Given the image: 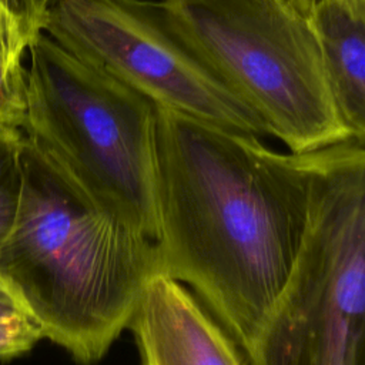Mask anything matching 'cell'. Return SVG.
Returning <instances> with one entry per match:
<instances>
[{"instance_id": "1", "label": "cell", "mask_w": 365, "mask_h": 365, "mask_svg": "<svg viewBox=\"0 0 365 365\" xmlns=\"http://www.w3.org/2000/svg\"><path fill=\"white\" fill-rule=\"evenodd\" d=\"M155 118L158 272L192 285L247 354L299 254L319 150L281 153L161 107Z\"/></svg>"}, {"instance_id": "2", "label": "cell", "mask_w": 365, "mask_h": 365, "mask_svg": "<svg viewBox=\"0 0 365 365\" xmlns=\"http://www.w3.org/2000/svg\"><path fill=\"white\" fill-rule=\"evenodd\" d=\"M155 274V241L80 200L24 137L0 279L43 336L83 365L101 359Z\"/></svg>"}, {"instance_id": "3", "label": "cell", "mask_w": 365, "mask_h": 365, "mask_svg": "<svg viewBox=\"0 0 365 365\" xmlns=\"http://www.w3.org/2000/svg\"><path fill=\"white\" fill-rule=\"evenodd\" d=\"M21 131L86 204L155 241V106L41 31Z\"/></svg>"}, {"instance_id": "4", "label": "cell", "mask_w": 365, "mask_h": 365, "mask_svg": "<svg viewBox=\"0 0 365 365\" xmlns=\"http://www.w3.org/2000/svg\"><path fill=\"white\" fill-rule=\"evenodd\" d=\"M154 4L165 27L289 153L307 154L352 138L308 20L281 0Z\"/></svg>"}, {"instance_id": "5", "label": "cell", "mask_w": 365, "mask_h": 365, "mask_svg": "<svg viewBox=\"0 0 365 365\" xmlns=\"http://www.w3.org/2000/svg\"><path fill=\"white\" fill-rule=\"evenodd\" d=\"M365 148L319 150L304 241L248 365H364Z\"/></svg>"}, {"instance_id": "6", "label": "cell", "mask_w": 365, "mask_h": 365, "mask_svg": "<svg viewBox=\"0 0 365 365\" xmlns=\"http://www.w3.org/2000/svg\"><path fill=\"white\" fill-rule=\"evenodd\" d=\"M43 31L155 107L269 137L261 120L165 27L154 0H60L47 9Z\"/></svg>"}, {"instance_id": "7", "label": "cell", "mask_w": 365, "mask_h": 365, "mask_svg": "<svg viewBox=\"0 0 365 365\" xmlns=\"http://www.w3.org/2000/svg\"><path fill=\"white\" fill-rule=\"evenodd\" d=\"M128 328L141 365H248L231 335L165 274L147 281Z\"/></svg>"}, {"instance_id": "8", "label": "cell", "mask_w": 365, "mask_h": 365, "mask_svg": "<svg viewBox=\"0 0 365 365\" xmlns=\"http://www.w3.org/2000/svg\"><path fill=\"white\" fill-rule=\"evenodd\" d=\"M307 20L339 117L365 143V0H324Z\"/></svg>"}, {"instance_id": "9", "label": "cell", "mask_w": 365, "mask_h": 365, "mask_svg": "<svg viewBox=\"0 0 365 365\" xmlns=\"http://www.w3.org/2000/svg\"><path fill=\"white\" fill-rule=\"evenodd\" d=\"M46 11L40 0H0V51L23 61L24 53L43 31Z\"/></svg>"}, {"instance_id": "10", "label": "cell", "mask_w": 365, "mask_h": 365, "mask_svg": "<svg viewBox=\"0 0 365 365\" xmlns=\"http://www.w3.org/2000/svg\"><path fill=\"white\" fill-rule=\"evenodd\" d=\"M21 130L0 128V248L11 231L21 191Z\"/></svg>"}, {"instance_id": "11", "label": "cell", "mask_w": 365, "mask_h": 365, "mask_svg": "<svg viewBox=\"0 0 365 365\" xmlns=\"http://www.w3.org/2000/svg\"><path fill=\"white\" fill-rule=\"evenodd\" d=\"M26 111V67L0 51V128L21 130Z\"/></svg>"}, {"instance_id": "12", "label": "cell", "mask_w": 365, "mask_h": 365, "mask_svg": "<svg viewBox=\"0 0 365 365\" xmlns=\"http://www.w3.org/2000/svg\"><path fill=\"white\" fill-rule=\"evenodd\" d=\"M41 338V329L29 317L0 319V361L29 352Z\"/></svg>"}, {"instance_id": "13", "label": "cell", "mask_w": 365, "mask_h": 365, "mask_svg": "<svg viewBox=\"0 0 365 365\" xmlns=\"http://www.w3.org/2000/svg\"><path fill=\"white\" fill-rule=\"evenodd\" d=\"M19 317H27V314L17 302L14 295L10 292V289L0 279V319H10Z\"/></svg>"}, {"instance_id": "14", "label": "cell", "mask_w": 365, "mask_h": 365, "mask_svg": "<svg viewBox=\"0 0 365 365\" xmlns=\"http://www.w3.org/2000/svg\"><path fill=\"white\" fill-rule=\"evenodd\" d=\"M281 1L287 4L289 9H292L295 13L302 16L304 19H308L312 10L324 0H281Z\"/></svg>"}, {"instance_id": "15", "label": "cell", "mask_w": 365, "mask_h": 365, "mask_svg": "<svg viewBox=\"0 0 365 365\" xmlns=\"http://www.w3.org/2000/svg\"><path fill=\"white\" fill-rule=\"evenodd\" d=\"M41 1V4L46 7V9H48V7H51L53 4H56L57 1H60V0H40Z\"/></svg>"}]
</instances>
